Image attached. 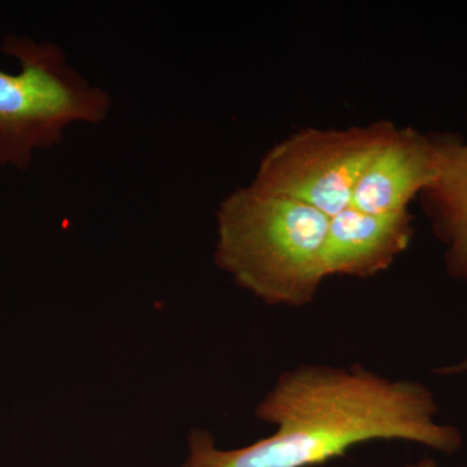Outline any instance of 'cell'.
<instances>
[{
	"mask_svg": "<svg viewBox=\"0 0 467 467\" xmlns=\"http://www.w3.org/2000/svg\"><path fill=\"white\" fill-rule=\"evenodd\" d=\"M395 129L389 121L301 129L267 150L252 183L333 217L350 207L359 177Z\"/></svg>",
	"mask_w": 467,
	"mask_h": 467,
	"instance_id": "cell-4",
	"label": "cell"
},
{
	"mask_svg": "<svg viewBox=\"0 0 467 467\" xmlns=\"http://www.w3.org/2000/svg\"><path fill=\"white\" fill-rule=\"evenodd\" d=\"M404 467H439L438 463L431 457H423V459L416 461V462L407 463Z\"/></svg>",
	"mask_w": 467,
	"mask_h": 467,
	"instance_id": "cell-9",
	"label": "cell"
},
{
	"mask_svg": "<svg viewBox=\"0 0 467 467\" xmlns=\"http://www.w3.org/2000/svg\"><path fill=\"white\" fill-rule=\"evenodd\" d=\"M410 212L370 214L353 207L330 217L325 244V273L373 278L393 265L413 238Z\"/></svg>",
	"mask_w": 467,
	"mask_h": 467,
	"instance_id": "cell-6",
	"label": "cell"
},
{
	"mask_svg": "<svg viewBox=\"0 0 467 467\" xmlns=\"http://www.w3.org/2000/svg\"><path fill=\"white\" fill-rule=\"evenodd\" d=\"M425 384L380 376L361 364H304L285 370L254 409L275 426L267 438L221 450L208 430L189 435L181 467H315L365 442H414L444 454L462 447L457 427L438 422Z\"/></svg>",
	"mask_w": 467,
	"mask_h": 467,
	"instance_id": "cell-1",
	"label": "cell"
},
{
	"mask_svg": "<svg viewBox=\"0 0 467 467\" xmlns=\"http://www.w3.org/2000/svg\"><path fill=\"white\" fill-rule=\"evenodd\" d=\"M438 167V134L396 126L359 177L350 207L370 214L408 212L435 180Z\"/></svg>",
	"mask_w": 467,
	"mask_h": 467,
	"instance_id": "cell-5",
	"label": "cell"
},
{
	"mask_svg": "<svg viewBox=\"0 0 467 467\" xmlns=\"http://www.w3.org/2000/svg\"><path fill=\"white\" fill-rule=\"evenodd\" d=\"M438 173L420 193V201L445 247L448 275L467 281V142L438 134Z\"/></svg>",
	"mask_w": 467,
	"mask_h": 467,
	"instance_id": "cell-7",
	"label": "cell"
},
{
	"mask_svg": "<svg viewBox=\"0 0 467 467\" xmlns=\"http://www.w3.org/2000/svg\"><path fill=\"white\" fill-rule=\"evenodd\" d=\"M0 51L20 67L0 69V169L29 171L36 153L63 142L70 125L101 124L109 116V92L73 67L57 43L11 33Z\"/></svg>",
	"mask_w": 467,
	"mask_h": 467,
	"instance_id": "cell-3",
	"label": "cell"
},
{
	"mask_svg": "<svg viewBox=\"0 0 467 467\" xmlns=\"http://www.w3.org/2000/svg\"><path fill=\"white\" fill-rule=\"evenodd\" d=\"M214 263L238 287L270 306L306 308L327 278L330 217L306 202L241 187L216 212Z\"/></svg>",
	"mask_w": 467,
	"mask_h": 467,
	"instance_id": "cell-2",
	"label": "cell"
},
{
	"mask_svg": "<svg viewBox=\"0 0 467 467\" xmlns=\"http://www.w3.org/2000/svg\"><path fill=\"white\" fill-rule=\"evenodd\" d=\"M435 373L439 374V376H460V374H467V358L459 362V364L436 368Z\"/></svg>",
	"mask_w": 467,
	"mask_h": 467,
	"instance_id": "cell-8",
	"label": "cell"
}]
</instances>
